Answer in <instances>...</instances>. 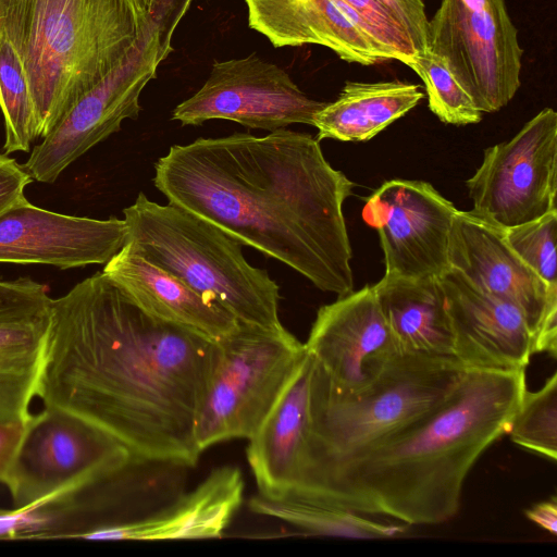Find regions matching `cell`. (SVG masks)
<instances>
[{
	"instance_id": "1",
	"label": "cell",
	"mask_w": 557,
	"mask_h": 557,
	"mask_svg": "<svg viewBox=\"0 0 557 557\" xmlns=\"http://www.w3.org/2000/svg\"><path fill=\"white\" fill-rule=\"evenodd\" d=\"M37 397L122 442L134 461L195 466L215 342L140 309L102 271L50 300Z\"/></svg>"
},
{
	"instance_id": "2",
	"label": "cell",
	"mask_w": 557,
	"mask_h": 557,
	"mask_svg": "<svg viewBox=\"0 0 557 557\" xmlns=\"http://www.w3.org/2000/svg\"><path fill=\"white\" fill-rule=\"evenodd\" d=\"M169 203L294 269L322 292L354 290L343 206L355 184L319 140L286 128L173 145L154 163Z\"/></svg>"
},
{
	"instance_id": "3",
	"label": "cell",
	"mask_w": 557,
	"mask_h": 557,
	"mask_svg": "<svg viewBox=\"0 0 557 557\" xmlns=\"http://www.w3.org/2000/svg\"><path fill=\"white\" fill-rule=\"evenodd\" d=\"M525 391V369H467L432 409L324 490L305 494L406 525L446 522L459 510L471 469L507 433Z\"/></svg>"
},
{
	"instance_id": "4",
	"label": "cell",
	"mask_w": 557,
	"mask_h": 557,
	"mask_svg": "<svg viewBox=\"0 0 557 557\" xmlns=\"http://www.w3.org/2000/svg\"><path fill=\"white\" fill-rule=\"evenodd\" d=\"M146 24L134 0H0V36L24 67L39 137L127 59Z\"/></svg>"
},
{
	"instance_id": "5",
	"label": "cell",
	"mask_w": 557,
	"mask_h": 557,
	"mask_svg": "<svg viewBox=\"0 0 557 557\" xmlns=\"http://www.w3.org/2000/svg\"><path fill=\"white\" fill-rule=\"evenodd\" d=\"M466 371L456 358L399 354L366 388L342 394L313 360L308 432L293 490H324L437 405Z\"/></svg>"
},
{
	"instance_id": "6",
	"label": "cell",
	"mask_w": 557,
	"mask_h": 557,
	"mask_svg": "<svg viewBox=\"0 0 557 557\" xmlns=\"http://www.w3.org/2000/svg\"><path fill=\"white\" fill-rule=\"evenodd\" d=\"M124 246L221 305L238 322L282 327L280 288L267 271L252 267L242 245L214 224L172 203L140 193L123 210Z\"/></svg>"
},
{
	"instance_id": "7",
	"label": "cell",
	"mask_w": 557,
	"mask_h": 557,
	"mask_svg": "<svg viewBox=\"0 0 557 557\" xmlns=\"http://www.w3.org/2000/svg\"><path fill=\"white\" fill-rule=\"evenodd\" d=\"M308 356L284 326L238 322L215 342V357L197 413L200 453L221 442L250 438Z\"/></svg>"
},
{
	"instance_id": "8",
	"label": "cell",
	"mask_w": 557,
	"mask_h": 557,
	"mask_svg": "<svg viewBox=\"0 0 557 557\" xmlns=\"http://www.w3.org/2000/svg\"><path fill=\"white\" fill-rule=\"evenodd\" d=\"M134 461L112 434L67 410L44 406L29 417L0 478L14 507L87 491Z\"/></svg>"
},
{
	"instance_id": "9",
	"label": "cell",
	"mask_w": 557,
	"mask_h": 557,
	"mask_svg": "<svg viewBox=\"0 0 557 557\" xmlns=\"http://www.w3.org/2000/svg\"><path fill=\"white\" fill-rule=\"evenodd\" d=\"M517 35L505 0H442L428 24V49L482 113H493L521 85L523 50Z\"/></svg>"
},
{
	"instance_id": "10",
	"label": "cell",
	"mask_w": 557,
	"mask_h": 557,
	"mask_svg": "<svg viewBox=\"0 0 557 557\" xmlns=\"http://www.w3.org/2000/svg\"><path fill=\"white\" fill-rule=\"evenodd\" d=\"M165 59L158 27L148 18L127 59L85 92L34 147L23 164L30 177L53 183L70 164L119 132L123 121L136 120L140 94Z\"/></svg>"
},
{
	"instance_id": "11",
	"label": "cell",
	"mask_w": 557,
	"mask_h": 557,
	"mask_svg": "<svg viewBox=\"0 0 557 557\" xmlns=\"http://www.w3.org/2000/svg\"><path fill=\"white\" fill-rule=\"evenodd\" d=\"M466 184L471 211L504 230L556 211V111L543 109L511 139L485 149Z\"/></svg>"
},
{
	"instance_id": "12",
	"label": "cell",
	"mask_w": 557,
	"mask_h": 557,
	"mask_svg": "<svg viewBox=\"0 0 557 557\" xmlns=\"http://www.w3.org/2000/svg\"><path fill=\"white\" fill-rule=\"evenodd\" d=\"M325 103L309 98L284 69L251 53L215 61L205 84L175 107L171 119L184 126L228 120L274 132L292 124L312 125Z\"/></svg>"
},
{
	"instance_id": "13",
	"label": "cell",
	"mask_w": 557,
	"mask_h": 557,
	"mask_svg": "<svg viewBox=\"0 0 557 557\" xmlns=\"http://www.w3.org/2000/svg\"><path fill=\"white\" fill-rule=\"evenodd\" d=\"M456 211L454 203L428 182H384L362 211L364 221L377 231L384 275L438 277L449 270V238Z\"/></svg>"
},
{
	"instance_id": "14",
	"label": "cell",
	"mask_w": 557,
	"mask_h": 557,
	"mask_svg": "<svg viewBox=\"0 0 557 557\" xmlns=\"http://www.w3.org/2000/svg\"><path fill=\"white\" fill-rule=\"evenodd\" d=\"M449 264L479 288L517 306L533 333V354L557 356V288L547 286L512 250L504 228L457 210Z\"/></svg>"
},
{
	"instance_id": "15",
	"label": "cell",
	"mask_w": 557,
	"mask_h": 557,
	"mask_svg": "<svg viewBox=\"0 0 557 557\" xmlns=\"http://www.w3.org/2000/svg\"><path fill=\"white\" fill-rule=\"evenodd\" d=\"M305 346L329 384L342 394L366 388L401 354L369 285L322 306Z\"/></svg>"
},
{
	"instance_id": "16",
	"label": "cell",
	"mask_w": 557,
	"mask_h": 557,
	"mask_svg": "<svg viewBox=\"0 0 557 557\" xmlns=\"http://www.w3.org/2000/svg\"><path fill=\"white\" fill-rule=\"evenodd\" d=\"M126 234L124 220L58 213L25 198L0 214V262L59 269L106 264Z\"/></svg>"
},
{
	"instance_id": "17",
	"label": "cell",
	"mask_w": 557,
	"mask_h": 557,
	"mask_svg": "<svg viewBox=\"0 0 557 557\" xmlns=\"http://www.w3.org/2000/svg\"><path fill=\"white\" fill-rule=\"evenodd\" d=\"M438 278L453 331L454 357L467 369H525L534 355V338L521 310L479 288L453 268Z\"/></svg>"
},
{
	"instance_id": "18",
	"label": "cell",
	"mask_w": 557,
	"mask_h": 557,
	"mask_svg": "<svg viewBox=\"0 0 557 557\" xmlns=\"http://www.w3.org/2000/svg\"><path fill=\"white\" fill-rule=\"evenodd\" d=\"M244 478L234 466H223L193 491L159 511L132 521L101 524L70 539L88 541L201 540L223 536L244 497Z\"/></svg>"
},
{
	"instance_id": "19",
	"label": "cell",
	"mask_w": 557,
	"mask_h": 557,
	"mask_svg": "<svg viewBox=\"0 0 557 557\" xmlns=\"http://www.w3.org/2000/svg\"><path fill=\"white\" fill-rule=\"evenodd\" d=\"M102 272L148 314L210 341H220L238 325L221 305L126 246L104 264Z\"/></svg>"
},
{
	"instance_id": "20",
	"label": "cell",
	"mask_w": 557,
	"mask_h": 557,
	"mask_svg": "<svg viewBox=\"0 0 557 557\" xmlns=\"http://www.w3.org/2000/svg\"><path fill=\"white\" fill-rule=\"evenodd\" d=\"M248 25L275 47L319 45L342 60L372 65L388 58L341 10L336 0H245Z\"/></svg>"
},
{
	"instance_id": "21",
	"label": "cell",
	"mask_w": 557,
	"mask_h": 557,
	"mask_svg": "<svg viewBox=\"0 0 557 557\" xmlns=\"http://www.w3.org/2000/svg\"><path fill=\"white\" fill-rule=\"evenodd\" d=\"M313 359L307 358L260 426L248 438L247 460L258 494L278 496L298 482L309 424Z\"/></svg>"
},
{
	"instance_id": "22",
	"label": "cell",
	"mask_w": 557,
	"mask_h": 557,
	"mask_svg": "<svg viewBox=\"0 0 557 557\" xmlns=\"http://www.w3.org/2000/svg\"><path fill=\"white\" fill-rule=\"evenodd\" d=\"M373 289L401 354L454 357V338L438 277L384 275Z\"/></svg>"
},
{
	"instance_id": "23",
	"label": "cell",
	"mask_w": 557,
	"mask_h": 557,
	"mask_svg": "<svg viewBox=\"0 0 557 557\" xmlns=\"http://www.w3.org/2000/svg\"><path fill=\"white\" fill-rule=\"evenodd\" d=\"M424 94L417 84L346 82L337 99L315 113L317 140L364 141L413 109Z\"/></svg>"
},
{
	"instance_id": "24",
	"label": "cell",
	"mask_w": 557,
	"mask_h": 557,
	"mask_svg": "<svg viewBox=\"0 0 557 557\" xmlns=\"http://www.w3.org/2000/svg\"><path fill=\"white\" fill-rule=\"evenodd\" d=\"M47 313L0 322V422H25L32 416L46 355Z\"/></svg>"
},
{
	"instance_id": "25",
	"label": "cell",
	"mask_w": 557,
	"mask_h": 557,
	"mask_svg": "<svg viewBox=\"0 0 557 557\" xmlns=\"http://www.w3.org/2000/svg\"><path fill=\"white\" fill-rule=\"evenodd\" d=\"M251 511L287 522L310 535L350 539H387L406 531V524L376 520L346 507L292 490L249 499Z\"/></svg>"
},
{
	"instance_id": "26",
	"label": "cell",
	"mask_w": 557,
	"mask_h": 557,
	"mask_svg": "<svg viewBox=\"0 0 557 557\" xmlns=\"http://www.w3.org/2000/svg\"><path fill=\"white\" fill-rule=\"evenodd\" d=\"M0 109L4 117L5 153L28 152L33 140L39 137L35 104L22 62L1 36Z\"/></svg>"
},
{
	"instance_id": "27",
	"label": "cell",
	"mask_w": 557,
	"mask_h": 557,
	"mask_svg": "<svg viewBox=\"0 0 557 557\" xmlns=\"http://www.w3.org/2000/svg\"><path fill=\"white\" fill-rule=\"evenodd\" d=\"M520 447L555 462L557 459V373L544 385L524 392L506 433Z\"/></svg>"
},
{
	"instance_id": "28",
	"label": "cell",
	"mask_w": 557,
	"mask_h": 557,
	"mask_svg": "<svg viewBox=\"0 0 557 557\" xmlns=\"http://www.w3.org/2000/svg\"><path fill=\"white\" fill-rule=\"evenodd\" d=\"M423 81L430 110L446 124L468 125L482 120V112L446 67L432 51L416 55L408 64Z\"/></svg>"
},
{
	"instance_id": "29",
	"label": "cell",
	"mask_w": 557,
	"mask_h": 557,
	"mask_svg": "<svg viewBox=\"0 0 557 557\" xmlns=\"http://www.w3.org/2000/svg\"><path fill=\"white\" fill-rule=\"evenodd\" d=\"M557 210L504 230L508 245L549 287L557 288Z\"/></svg>"
},
{
	"instance_id": "30",
	"label": "cell",
	"mask_w": 557,
	"mask_h": 557,
	"mask_svg": "<svg viewBox=\"0 0 557 557\" xmlns=\"http://www.w3.org/2000/svg\"><path fill=\"white\" fill-rule=\"evenodd\" d=\"M356 26L388 58L409 64L418 54L407 30L380 0H339Z\"/></svg>"
},
{
	"instance_id": "31",
	"label": "cell",
	"mask_w": 557,
	"mask_h": 557,
	"mask_svg": "<svg viewBox=\"0 0 557 557\" xmlns=\"http://www.w3.org/2000/svg\"><path fill=\"white\" fill-rule=\"evenodd\" d=\"M50 300L47 286L29 277L0 280V322L44 315Z\"/></svg>"
},
{
	"instance_id": "32",
	"label": "cell",
	"mask_w": 557,
	"mask_h": 557,
	"mask_svg": "<svg viewBox=\"0 0 557 557\" xmlns=\"http://www.w3.org/2000/svg\"><path fill=\"white\" fill-rule=\"evenodd\" d=\"M399 21L412 40L418 54L428 49V24L422 0H380Z\"/></svg>"
},
{
	"instance_id": "33",
	"label": "cell",
	"mask_w": 557,
	"mask_h": 557,
	"mask_svg": "<svg viewBox=\"0 0 557 557\" xmlns=\"http://www.w3.org/2000/svg\"><path fill=\"white\" fill-rule=\"evenodd\" d=\"M193 0H152L148 18L158 27L162 52H172V37Z\"/></svg>"
},
{
	"instance_id": "34",
	"label": "cell",
	"mask_w": 557,
	"mask_h": 557,
	"mask_svg": "<svg viewBox=\"0 0 557 557\" xmlns=\"http://www.w3.org/2000/svg\"><path fill=\"white\" fill-rule=\"evenodd\" d=\"M32 181L15 159L0 154V214L26 198L24 190Z\"/></svg>"
},
{
	"instance_id": "35",
	"label": "cell",
	"mask_w": 557,
	"mask_h": 557,
	"mask_svg": "<svg viewBox=\"0 0 557 557\" xmlns=\"http://www.w3.org/2000/svg\"><path fill=\"white\" fill-rule=\"evenodd\" d=\"M25 422H0V478L10 465L23 436Z\"/></svg>"
},
{
	"instance_id": "36",
	"label": "cell",
	"mask_w": 557,
	"mask_h": 557,
	"mask_svg": "<svg viewBox=\"0 0 557 557\" xmlns=\"http://www.w3.org/2000/svg\"><path fill=\"white\" fill-rule=\"evenodd\" d=\"M525 516L553 535L557 534V502L555 496L527 509Z\"/></svg>"
},
{
	"instance_id": "37",
	"label": "cell",
	"mask_w": 557,
	"mask_h": 557,
	"mask_svg": "<svg viewBox=\"0 0 557 557\" xmlns=\"http://www.w3.org/2000/svg\"><path fill=\"white\" fill-rule=\"evenodd\" d=\"M141 15L147 20L150 11L152 0H134Z\"/></svg>"
}]
</instances>
